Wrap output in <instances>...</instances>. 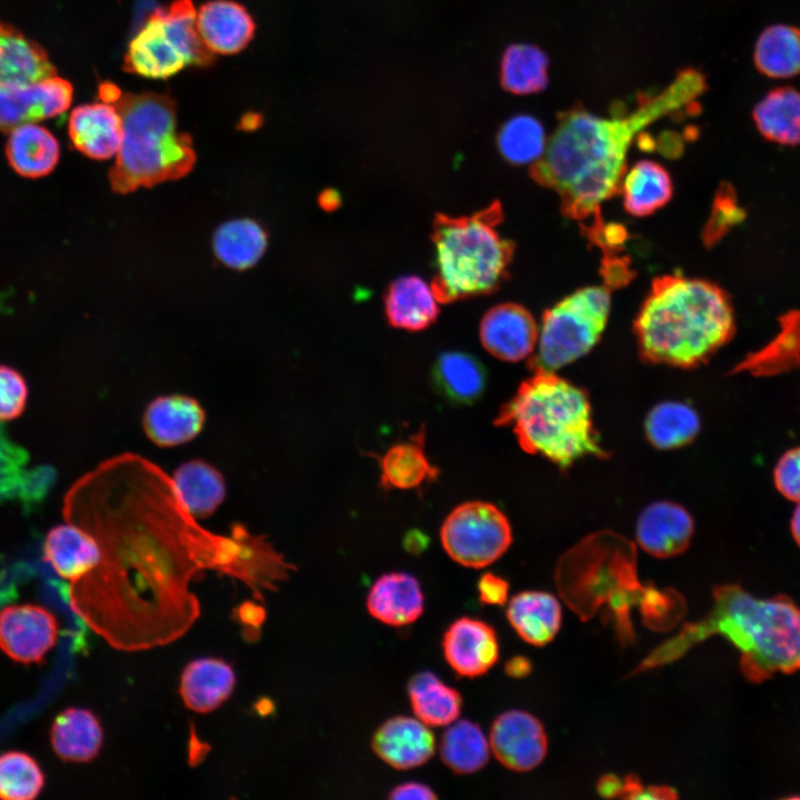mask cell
I'll use <instances>...</instances> for the list:
<instances>
[{"instance_id": "cell-1", "label": "cell", "mask_w": 800, "mask_h": 800, "mask_svg": "<svg viewBox=\"0 0 800 800\" xmlns=\"http://www.w3.org/2000/svg\"><path fill=\"white\" fill-rule=\"evenodd\" d=\"M67 521L90 532L99 564L70 582L71 610L109 646L140 651L181 638L200 617L190 582L217 570L251 587L262 563L261 537L200 528L171 478L136 454L104 461L80 478L63 502Z\"/></svg>"}, {"instance_id": "cell-2", "label": "cell", "mask_w": 800, "mask_h": 800, "mask_svg": "<svg viewBox=\"0 0 800 800\" xmlns=\"http://www.w3.org/2000/svg\"><path fill=\"white\" fill-rule=\"evenodd\" d=\"M707 88L706 77L687 68L656 96L641 98L630 113L601 118L581 107L562 112L544 153L530 168L531 178L559 196L564 216L593 218L600 226V207L620 191L634 138L653 122L698 106Z\"/></svg>"}, {"instance_id": "cell-3", "label": "cell", "mask_w": 800, "mask_h": 800, "mask_svg": "<svg viewBox=\"0 0 800 800\" xmlns=\"http://www.w3.org/2000/svg\"><path fill=\"white\" fill-rule=\"evenodd\" d=\"M713 606L701 620L684 623L674 637L653 649L631 672L651 670L680 659L707 638L720 634L740 652V671L752 683L774 673L800 670V607L788 596L757 599L739 584L713 588Z\"/></svg>"}, {"instance_id": "cell-4", "label": "cell", "mask_w": 800, "mask_h": 800, "mask_svg": "<svg viewBox=\"0 0 800 800\" xmlns=\"http://www.w3.org/2000/svg\"><path fill=\"white\" fill-rule=\"evenodd\" d=\"M641 357L651 363L694 368L733 337L728 294L703 279L657 278L634 320Z\"/></svg>"}, {"instance_id": "cell-5", "label": "cell", "mask_w": 800, "mask_h": 800, "mask_svg": "<svg viewBox=\"0 0 800 800\" xmlns=\"http://www.w3.org/2000/svg\"><path fill=\"white\" fill-rule=\"evenodd\" d=\"M494 424L510 427L523 451L562 469L587 456H608L587 393L554 372H532L501 407Z\"/></svg>"}, {"instance_id": "cell-6", "label": "cell", "mask_w": 800, "mask_h": 800, "mask_svg": "<svg viewBox=\"0 0 800 800\" xmlns=\"http://www.w3.org/2000/svg\"><path fill=\"white\" fill-rule=\"evenodd\" d=\"M502 219L497 200L471 216H434L430 286L439 303L489 294L506 281L514 243L498 231Z\"/></svg>"}, {"instance_id": "cell-7", "label": "cell", "mask_w": 800, "mask_h": 800, "mask_svg": "<svg viewBox=\"0 0 800 800\" xmlns=\"http://www.w3.org/2000/svg\"><path fill=\"white\" fill-rule=\"evenodd\" d=\"M123 136L109 171L112 189L129 193L139 187L176 180L191 171L196 153L189 134L177 131L174 101L164 93H121L112 103Z\"/></svg>"}, {"instance_id": "cell-8", "label": "cell", "mask_w": 800, "mask_h": 800, "mask_svg": "<svg viewBox=\"0 0 800 800\" xmlns=\"http://www.w3.org/2000/svg\"><path fill=\"white\" fill-rule=\"evenodd\" d=\"M556 581L564 601L582 619L608 602L622 638H630L628 608L648 589L638 581L632 542L607 530L587 536L560 558Z\"/></svg>"}, {"instance_id": "cell-9", "label": "cell", "mask_w": 800, "mask_h": 800, "mask_svg": "<svg viewBox=\"0 0 800 800\" xmlns=\"http://www.w3.org/2000/svg\"><path fill=\"white\" fill-rule=\"evenodd\" d=\"M191 0H174L151 13L131 40L123 69L146 78L167 79L186 66H208L212 52L202 41Z\"/></svg>"}, {"instance_id": "cell-10", "label": "cell", "mask_w": 800, "mask_h": 800, "mask_svg": "<svg viewBox=\"0 0 800 800\" xmlns=\"http://www.w3.org/2000/svg\"><path fill=\"white\" fill-rule=\"evenodd\" d=\"M610 311V293L591 286L569 294L542 318L532 372H554L587 354L599 341Z\"/></svg>"}, {"instance_id": "cell-11", "label": "cell", "mask_w": 800, "mask_h": 800, "mask_svg": "<svg viewBox=\"0 0 800 800\" xmlns=\"http://www.w3.org/2000/svg\"><path fill=\"white\" fill-rule=\"evenodd\" d=\"M440 539L444 551L459 564L480 569L498 560L512 542L506 514L494 504L468 501L446 518Z\"/></svg>"}, {"instance_id": "cell-12", "label": "cell", "mask_w": 800, "mask_h": 800, "mask_svg": "<svg viewBox=\"0 0 800 800\" xmlns=\"http://www.w3.org/2000/svg\"><path fill=\"white\" fill-rule=\"evenodd\" d=\"M58 634L56 616L42 606L11 604L0 610V650L16 662L43 663Z\"/></svg>"}, {"instance_id": "cell-13", "label": "cell", "mask_w": 800, "mask_h": 800, "mask_svg": "<svg viewBox=\"0 0 800 800\" xmlns=\"http://www.w3.org/2000/svg\"><path fill=\"white\" fill-rule=\"evenodd\" d=\"M73 89L57 74L23 84L0 87V130L57 117L69 109Z\"/></svg>"}, {"instance_id": "cell-14", "label": "cell", "mask_w": 800, "mask_h": 800, "mask_svg": "<svg viewBox=\"0 0 800 800\" xmlns=\"http://www.w3.org/2000/svg\"><path fill=\"white\" fill-rule=\"evenodd\" d=\"M489 744L506 768L523 772L538 767L546 758L548 737L541 721L523 710H508L492 722Z\"/></svg>"}, {"instance_id": "cell-15", "label": "cell", "mask_w": 800, "mask_h": 800, "mask_svg": "<svg viewBox=\"0 0 800 800\" xmlns=\"http://www.w3.org/2000/svg\"><path fill=\"white\" fill-rule=\"evenodd\" d=\"M442 650L450 668L464 678L483 676L499 659L496 630L472 617H461L449 624L442 638Z\"/></svg>"}, {"instance_id": "cell-16", "label": "cell", "mask_w": 800, "mask_h": 800, "mask_svg": "<svg viewBox=\"0 0 800 800\" xmlns=\"http://www.w3.org/2000/svg\"><path fill=\"white\" fill-rule=\"evenodd\" d=\"M539 329L532 314L511 302L494 306L480 323V341L493 357L509 362L520 361L534 352Z\"/></svg>"}, {"instance_id": "cell-17", "label": "cell", "mask_w": 800, "mask_h": 800, "mask_svg": "<svg viewBox=\"0 0 800 800\" xmlns=\"http://www.w3.org/2000/svg\"><path fill=\"white\" fill-rule=\"evenodd\" d=\"M373 752L398 770L420 767L434 754L436 739L429 726L416 717L387 719L372 736Z\"/></svg>"}, {"instance_id": "cell-18", "label": "cell", "mask_w": 800, "mask_h": 800, "mask_svg": "<svg viewBox=\"0 0 800 800\" xmlns=\"http://www.w3.org/2000/svg\"><path fill=\"white\" fill-rule=\"evenodd\" d=\"M206 413L189 396L167 394L153 399L142 417L144 433L161 448H171L194 439L202 430Z\"/></svg>"}, {"instance_id": "cell-19", "label": "cell", "mask_w": 800, "mask_h": 800, "mask_svg": "<svg viewBox=\"0 0 800 800\" xmlns=\"http://www.w3.org/2000/svg\"><path fill=\"white\" fill-rule=\"evenodd\" d=\"M693 531V519L683 507L671 501H657L640 513L636 537L649 554L670 558L687 550Z\"/></svg>"}, {"instance_id": "cell-20", "label": "cell", "mask_w": 800, "mask_h": 800, "mask_svg": "<svg viewBox=\"0 0 800 800\" xmlns=\"http://www.w3.org/2000/svg\"><path fill=\"white\" fill-rule=\"evenodd\" d=\"M68 133L78 151L91 159L106 160L120 149L122 119L111 103L81 104L71 111Z\"/></svg>"}, {"instance_id": "cell-21", "label": "cell", "mask_w": 800, "mask_h": 800, "mask_svg": "<svg viewBox=\"0 0 800 800\" xmlns=\"http://www.w3.org/2000/svg\"><path fill=\"white\" fill-rule=\"evenodd\" d=\"M42 553L54 572L70 582L84 577L101 560L97 539L79 524L67 520L48 531Z\"/></svg>"}, {"instance_id": "cell-22", "label": "cell", "mask_w": 800, "mask_h": 800, "mask_svg": "<svg viewBox=\"0 0 800 800\" xmlns=\"http://www.w3.org/2000/svg\"><path fill=\"white\" fill-rule=\"evenodd\" d=\"M368 612L378 621L403 627L417 621L424 609V596L417 578L407 572L380 576L367 597Z\"/></svg>"}, {"instance_id": "cell-23", "label": "cell", "mask_w": 800, "mask_h": 800, "mask_svg": "<svg viewBox=\"0 0 800 800\" xmlns=\"http://www.w3.org/2000/svg\"><path fill=\"white\" fill-rule=\"evenodd\" d=\"M196 24L207 48L221 54H233L244 49L256 28L246 8L229 0L202 4L197 12Z\"/></svg>"}, {"instance_id": "cell-24", "label": "cell", "mask_w": 800, "mask_h": 800, "mask_svg": "<svg viewBox=\"0 0 800 800\" xmlns=\"http://www.w3.org/2000/svg\"><path fill=\"white\" fill-rule=\"evenodd\" d=\"M236 687L230 663L218 658L190 661L180 678L179 692L184 706L197 713H209L227 701Z\"/></svg>"}, {"instance_id": "cell-25", "label": "cell", "mask_w": 800, "mask_h": 800, "mask_svg": "<svg viewBox=\"0 0 800 800\" xmlns=\"http://www.w3.org/2000/svg\"><path fill=\"white\" fill-rule=\"evenodd\" d=\"M383 301L389 324L408 331L427 329L440 312L431 286L417 276L394 279L388 286Z\"/></svg>"}, {"instance_id": "cell-26", "label": "cell", "mask_w": 800, "mask_h": 800, "mask_svg": "<svg viewBox=\"0 0 800 800\" xmlns=\"http://www.w3.org/2000/svg\"><path fill=\"white\" fill-rule=\"evenodd\" d=\"M430 378L436 392L457 406L474 403L487 386V371L481 361L463 351L440 353L432 366Z\"/></svg>"}, {"instance_id": "cell-27", "label": "cell", "mask_w": 800, "mask_h": 800, "mask_svg": "<svg viewBox=\"0 0 800 800\" xmlns=\"http://www.w3.org/2000/svg\"><path fill=\"white\" fill-rule=\"evenodd\" d=\"M49 737L54 753L68 762H90L103 743L97 716L89 709L76 707L64 709L54 718Z\"/></svg>"}, {"instance_id": "cell-28", "label": "cell", "mask_w": 800, "mask_h": 800, "mask_svg": "<svg viewBox=\"0 0 800 800\" xmlns=\"http://www.w3.org/2000/svg\"><path fill=\"white\" fill-rule=\"evenodd\" d=\"M507 619L528 643L542 647L553 640L561 627L558 599L544 591H522L508 602Z\"/></svg>"}, {"instance_id": "cell-29", "label": "cell", "mask_w": 800, "mask_h": 800, "mask_svg": "<svg viewBox=\"0 0 800 800\" xmlns=\"http://www.w3.org/2000/svg\"><path fill=\"white\" fill-rule=\"evenodd\" d=\"M778 333L762 348L747 354L731 372L772 377L800 367V310L779 318Z\"/></svg>"}, {"instance_id": "cell-30", "label": "cell", "mask_w": 800, "mask_h": 800, "mask_svg": "<svg viewBox=\"0 0 800 800\" xmlns=\"http://www.w3.org/2000/svg\"><path fill=\"white\" fill-rule=\"evenodd\" d=\"M6 156L10 167L21 177L37 179L57 166L60 148L56 137L44 127L24 123L9 132Z\"/></svg>"}, {"instance_id": "cell-31", "label": "cell", "mask_w": 800, "mask_h": 800, "mask_svg": "<svg viewBox=\"0 0 800 800\" xmlns=\"http://www.w3.org/2000/svg\"><path fill=\"white\" fill-rule=\"evenodd\" d=\"M47 52L20 31L0 21V87L54 76Z\"/></svg>"}, {"instance_id": "cell-32", "label": "cell", "mask_w": 800, "mask_h": 800, "mask_svg": "<svg viewBox=\"0 0 800 800\" xmlns=\"http://www.w3.org/2000/svg\"><path fill=\"white\" fill-rule=\"evenodd\" d=\"M173 484L194 519L210 517L226 497L222 474L210 463L193 459L180 464L172 476Z\"/></svg>"}, {"instance_id": "cell-33", "label": "cell", "mask_w": 800, "mask_h": 800, "mask_svg": "<svg viewBox=\"0 0 800 800\" xmlns=\"http://www.w3.org/2000/svg\"><path fill=\"white\" fill-rule=\"evenodd\" d=\"M380 482L384 490L414 489L436 480L439 470L424 453L423 431L410 440L393 444L379 460Z\"/></svg>"}, {"instance_id": "cell-34", "label": "cell", "mask_w": 800, "mask_h": 800, "mask_svg": "<svg viewBox=\"0 0 800 800\" xmlns=\"http://www.w3.org/2000/svg\"><path fill=\"white\" fill-rule=\"evenodd\" d=\"M408 696L416 718L429 727H444L458 720L460 692L431 671H421L408 682Z\"/></svg>"}, {"instance_id": "cell-35", "label": "cell", "mask_w": 800, "mask_h": 800, "mask_svg": "<svg viewBox=\"0 0 800 800\" xmlns=\"http://www.w3.org/2000/svg\"><path fill=\"white\" fill-rule=\"evenodd\" d=\"M758 131L768 141L800 144V92L781 87L768 92L752 112Z\"/></svg>"}, {"instance_id": "cell-36", "label": "cell", "mask_w": 800, "mask_h": 800, "mask_svg": "<svg viewBox=\"0 0 800 800\" xmlns=\"http://www.w3.org/2000/svg\"><path fill=\"white\" fill-rule=\"evenodd\" d=\"M620 191L626 211L636 217H644L656 212L670 200L672 183L661 164L642 160L626 171Z\"/></svg>"}, {"instance_id": "cell-37", "label": "cell", "mask_w": 800, "mask_h": 800, "mask_svg": "<svg viewBox=\"0 0 800 800\" xmlns=\"http://www.w3.org/2000/svg\"><path fill=\"white\" fill-rule=\"evenodd\" d=\"M447 727L439 742L444 766L458 774L481 770L490 757V744L482 729L467 719L456 720Z\"/></svg>"}, {"instance_id": "cell-38", "label": "cell", "mask_w": 800, "mask_h": 800, "mask_svg": "<svg viewBox=\"0 0 800 800\" xmlns=\"http://www.w3.org/2000/svg\"><path fill=\"white\" fill-rule=\"evenodd\" d=\"M264 229L251 219H237L221 224L213 236V250L229 268L244 270L253 267L267 249Z\"/></svg>"}, {"instance_id": "cell-39", "label": "cell", "mask_w": 800, "mask_h": 800, "mask_svg": "<svg viewBox=\"0 0 800 800\" xmlns=\"http://www.w3.org/2000/svg\"><path fill=\"white\" fill-rule=\"evenodd\" d=\"M754 64L769 78H790L800 73V29L787 24L764 29L756 43Z\"/></svg>"}, {"instance_id": "cell-40", "label": "cell", "mask_w": 800, "mask_h": 800, "mask_svg": "<svg viewBox=\"0 0 800 800\" xmlns=\"http://www.w3.org/2000/svg\"><path fill=\"white\" fill-rule=\"evenodd\" d=\"M700 419L690 406L664 401L653 407L644 421L649 442L658 449L669 450L690 443L699 433Z\"/></svg>"}, {"instance_id": "cell-41", "label": "cell", "mask_w": 800, "mask_h": 800, "mask_svg": "<svg viewBox=\"0 0 800 800\" xmlns=\"http://www.w3.org/2000/svg\"><path fill=\"white\" fill-rule=\"evenodd\" d=\"M549 59L536 46L512 44L501 61V86L514 94L537 93L548 84Z\"/></svg>"}, {"instance_id": "cell-42", "label": "cell", "mask_w": 800, "mask_h": 800, "mask_svg": "<svg viewBox=\"0 0 800 800\" xmlns=\"http://www.w3.org/2000/svg\"><path fill=\"white\" fill-rule=\"evenodd\" d=\"M547 141L542 124L528 114L509 119L497 136L501 156L518 166L537 162L544 153Z\"/></svg>"}, {"instance_id": "cell-43", "label": "cell", "mask_w": 800, "mask_h": 800, "mask_svg": "<svg viewBox=\"0 0 800 800\" xmlns=\"http://www.w3.org/2000/svg\"><path fill=\"white\" fill-rule=\"evenodd\" d=\"M46 777L39 763L22 751L0 753V799L33 800L42 791Z\"/></svg>"}, {"instance_id": "cell-44", "label": "cell", "mask_w": 800, "mask_h": 800, "mask_svg": "<svg viewBox=\"0 0 800 800\" xmlns=\"http://www.w3.org/2000/svg\"><path fill=\"white\" fill-rule=\"evenodd\" d=\"M744 217L746 212L739 206L733 189L729 184L722 186L716 197L712 213L704 230V241L713 244Z\"/></svg>"}, {"instance_id": "cell-45", "label": "cell", "mask_w": 800, "mask_h": 800, "mask_svg": "<svg viewBox=\"0 0 800 800\" xmlns=\"http://www.w3.org/2000/svg\"><path fill=\"white\" fill-rule=\"evenodd\" d=\"M28 398L29 388L24 377L14 368L0 364V422L21 417Z\"/></svg>"}, {"instance_id": "cell-46", "label": "cell", "mask_w": 800, "mask_h": 800, "mask_svg": "<svg viewBox=\"0 0 800 800\" xmlns=\"http://www.w3.org/2000/svg\"><path fill=\"white\" fill-rule=\"evenodd\" d=\"M773 483L782 497L800 503V446L790 448L778 459Z\"/></svg>"}, {"instance_id": "cell-47", "label": "cell", "mask_w": 800, "mask_h": 800, "mask_svg": "<svg viewBox=\"0 0 800 800\" xmlns=\"http://www.w3.org/2000/svg\"><path fill=\"white\" fill-rule=\"evenodd\" d=\"M477 590L483 604L502 606L508 600L509 583L500 576L486 572L478 580Z\"/></svg>"}, {"instance_id": "cell-48", "label": "cell", "mask_w": 800, "mask_h": 800, "mask_svg": "<svg viewBox=\"0 0 800 800\" xmlns=\"http://www.w3.org/2000/svg\"><path fill=\"white\" fill-rule=\"evenodd\" d=\"M437 798V793L429 786L418 781L399 783L392 788L389 793V799L393 800H432Z\"/></svg>"}, {"instance_id": "cell-49", "label": "cell", "mask_w": 800, "mask_h": 800, "mask_svg": "<svg viewBox=\"0 0 800 800\" xmlns=\"http://www.w3.org/2000/svg\"><path fill=\"white\" fill-rule=\"evenodd\" d=\"M623 780L614 774H603L597 783V791L604 798L621 797Z\"/></svg>"}, {"instance_id": "cell-50", "label": "cell", "mask_w": 800, "mask_h": 800, "mask_svg": "<svg viewBox=\"0 0 800 800\" xmlns=\"http://www.w3.org/2000/svg\"><path fill=\"white\" fill-rule=\"evenodd\" d=\"M532 670V664L526 657L516 656L506 662V673L516 679L527 677Z\"/></svg>"}, {"instance_id": "cell-51", "label": "cell", "mask_w": 800, "mask_h": 800, "mask_svg": "<svg viewBox=\"0 0 800 800\" xmlns=\"http://www.w3.org/2000/svg\"><path fill=\"white\" fill-rule=\"evenodd\" d=\"M677 791L668 786L642 787L637 799H674Z\"/></svg>"}, {"instance_id": "cell-52", "label": "cell", "mask_w": 800, "mask_h": 800, "mask_svg": "<svg viewBox=\"0 0 800 800\" xmlns=\"http://www.w3.org/2000/svg\"><path fill=\"white\" fill-rule=\"evenodd\" d=\"M319 204L326 211L337 210L341 204V196L334 189H326L319 196Z\"/></svg>"}, {"instance_id": "cell-53", "label": "cell", "mask_w": 800, "mask_h": 800, "mask_svg": "<svg viewBox=\"0 0 800 800\" xmlns=\"http://www.w3.org/2000/svg\"><path fill=\"white\" fill-rule=\"evenodd\" d=\"M790 531L793 540L800 548V503L796 507L790 519Z\"/></svg>"}]
</instances>
